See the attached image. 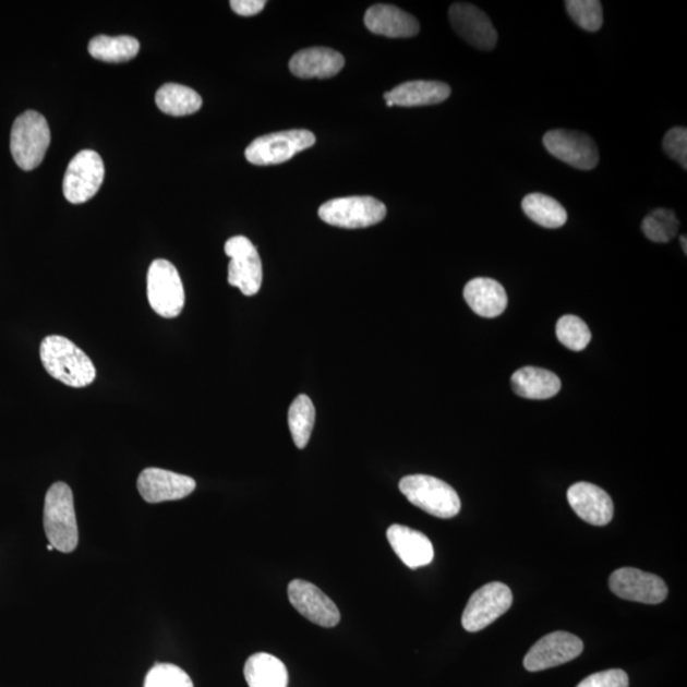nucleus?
I'll return each mask as SVG.
<instances>
[{"label":"nucleus","mask_w":687,"mask_h":687,"mask_svg":"<svg viewBox=\"0 0 687 687\" xmlns=\"http://www.w3.org/2000/svg\"><path fill=\"white\" fill-rule=\"evenodd\" d=\"M516 395L530 400H546L559 394L562 381L555 373L538 366H523L510 378Z\"/></svg>","instance_id":"obj_23"},{"label":"nucleus","mask_w":687,"mask_h":687,"mask_svg":"<svg viewBox=\"0 0 687 687\" xmlns=\"http://www.w3.org/2000/svg\"><path fill=\"white\" fill-rule=\"evenodd\" d=\"M450 95L448 84L437 81H410L386 92L388 107H417L445 103Z\"/></svg>","instance_id":"obj_22"},{"label":"nucleus","mask_w":687,"mask_h":687,"mask_svg":"<svg viewBox=\"0 0 687 687\" xmlns=\"http://www.w3.org/2000/svg\"><path fill=\"white\" fill-rule=\"evenodd\" d=\"M44 529L49 544L58 552L72 553L79 546L73 493L65 483L52 484L46 493Z\"/></svg>","instance_id":"obj_2"},{"label":"nucleus","mask_w":687,"mask_h":687,"mask_svg":"<svg viewBox=\"0 0 687 687\" xmlns=\"http://www.w3.org/2000/svg\"><path fill=\"white\" fill-rule=\"evenodd\" d=\"M315 420L316 409L310 397L298 396L288 411L289 430L298 448L303 449L309 445Z\"/></svg>","instance_id":"obj_28"},{"label":"nucleus","mask_w":687,"mask_h":687,"mask_svg":"<svg viewBox=\"0 0 687 687\" xmlns=\"http://www.w3.org/2000/svg\"><path fill=\"white\" fill-rule=\"evenodd\" d=\"M522 209L534 224L549 229L561 228L568 220L564 206L545 194L533 193L525 196Z\"/></svg>","instance_id":"obj_27"},{"label":"nucleus","mask_w":687,"mask_h":687,"mask_svg":"<svg viewBox=\"0 0 687 687\" xmlns=\"http://www.w3.org/2000/svg\"><path fill=\"white\" fill-rule=\"evenodd\" d=\"M105 165L95 150H82L67 168L63 182L64 196L69 203L83 204L91 201L101 188Z\"/></svg>","instance_id":"obj_9"},{"label":"nucleus","mask_w":687,"mask_h":687,"mask_svg":"<svg viewBox=\"0 0 687 687\" xmlns=\"http://www.w3.org/2000/svg\"><path fill=\"white\" fill-rule=\"evenodd\" d=\"M583 652V641L567 631H554L534 643L525 656V668L544 671L576 660Z\"/></svg>","instance_id":"obj_12"},{"label":"nucleus","mask_w":687,"mask_h":687,"mask_svg":"<svg viewBox=\"0 0 687 687\" xmlns=\"http://www.w3.org/2000/svg\"><path fill=\"white\" fill-rule=\"evenodd\" d=\"M565 5L580 28L595 33L602 27V4L598 0H568Z\"/></svg>","instance_id":"obj_31"},{"label":"nucleus","mask_w":687,"mask_h":687,"mask_svg":"<svg viewBox=\"0 0 687 687\" xmlns=\"http://www.w3.org/2000/svg\"><path fill=\"white\" fill-rule=\"evenodd\" d=\"M386 214V205L372 196L333 198L318 209V217L325 224L347 229L377 225L385 219Z\"/></svg>","instance_id":"obj_6"},{"label":"nucleus","mask_w":687,"mask_h":687,"mask_svg":"<svg viewBox=\"0 0 687 687\" xmlns=\"http://www.w3.org/2000/svg\"><path fill=\"white\" fill-rule=\"evenodd\" d=\"M40 357L46 372L67 386L86 387L96 378L97 372L89 357L64 336L45 338Z\"/></svg>","instance_id":"obj_1"},{"label":"nucleus","mask_w":687,"mask_h":687,"mask_svg":"<svg viewBox=\"0 0 687 687\" xmlns=\"http://www.w3.org/2000/svg\"><path fill=\"white\" fill-rule=\"evenodd\" d=\"M448 14L456 33L473 48L485 51L495 48L498 34L489 15L480 8L470 3H455Z\"/></svg>","instance_id":"obj_16"},{"label":"nucleus","mask_w":687,"mask_h":687,"mask_svg":"<svg viewBox=\"0 0 687 687\" xmlns=\"http://www.w3.org/2000/svg\"><path fill=\"white\" fill-rule=\"evenodd\" d=\"M195 487L193 478L158 468L145 469L137 478V491L152 504L186 498Z\"/></svg>","instance_id":"obj_15"},{"label":"nucleus","mask_w":687,"mask_h":687,"mask_svg":"<svg viewBox=\"0 0 687 687\" xmlns=\"http://www.w3.org/2000/svg\"><path fill=\"white\" fill-rule=\"evenodd\" d=\"M158 109L171 117H188L202 109L203 99L194 89L167 83L156 94Z\"/></svg>","instance_id":"obj_25"},{"label":"nucleus","mask_w":687,"mask_h":687,"mask_svg":"<svg viewBox=\"0 0 687 687\" xmlns=\"http://www.w3.org/2000/svg\"><path fill=\"white\" fill-rule=\"evenodd\" d=\"M249 687H287L286 664L269 653L251 655L243 670Z\"/></svg>","instance_id":"obj_24"},{"label":"nucleus","mask_w":687,"mask_h":687,"mask_svg":"<svg viewBox=\"0 0 687 687\" xmlns=\"http://www.w3.org/2000/svg\"><path fill=\"white\" fill-rule=\"evenodd\" d=\"M315 143L316 136L310 130H287L258 136L249 145L244 156L252 165H279L292 159L297 153L311 148Z\"/></svg>","instance_id":"obj_7"},{"label":"nucleus","mask_w":687,"mask_h":687,"mask_svg":"<svg viewBox=\"0 0 687 687\" xmlns=\"http://www.w3.org/2000/svg\"><path fill=\"white\" fill-rule=\"evenodd\" d=\"M556 336L564 347L582 351L591 342L592 334L582 318L565 315L556 324Z\"/></svg>","instance_id":"obj_30"},{"label":"nucleus","mask_w":687,"mask_h":687,"mask_svg":"<svg viewBox=\"0 0 687 687\" xmlns=\"http://www.w3.org/2000/svg\"><path fill=\"white\" fill-rule=\"evenodd\" d=\"M679 243H682V246L684 249V254H687V246H686V236H682L679 237Z\"/></svg>","instance_id":"obj_36"},{"label":"nucleus","mask_w":687,"mask_h":687,"mask_svg":"<svg viewBox=\"0 0 687 687\" xmlns=\"http://www.w3.org/2000/svg\"><path fill=\"white\" fill-rule=\"evenodd\" d=\"M568 502L579 518L593 526H606L614 517L611 496L598 485L577 483L568 489Z\"/></svg>","instance_id":"obj_17"},{"label":"nucleus","mask_w":687,"mask_h":687,"mask_svg":"<svg viewBox=\"0 0 687 687\" xmlns=\"http://www.w3.org/2000/svg\"><path fill=\"white\" fill-rule=\"evenodd\" d=\"M364 25L371 33L389 38H408L418 35L420 25L414 15L389 4L372 5L364 15Z\"/></svg>","instance_id":"obj_19"},{"label":"nucleus","mask_w":687,"mask_h":687,"mask_svg":"<svg viewBox=\"0 0 687 687\" xmlns=\"http://www.w3.org/2000/svg\"><path fill=\"white\" fill-rule=\"evenodd\" d=\"M577 687H629V676L623 670L602 671L588 676Z\"/></svg>","instance_id":"obj_34"},{"label":"nucleus","mask_w":687,"mask_h":687,"mask_svg":"<svg viewBox=\"0 0 687 687\" xmlns=\"http://www.w3.org/2000/svg\"><path fill=\"white\" fill-rule=\"evenodd\" d=\"M232 11L243 17H251L262 12L266 5L265 0H232Z\"/></svg>","instance_id":"obj_35"},{"label":"nucleus","mask_w":687,"mask_h":687,"mask_svg":"<svg viewBox=\"0 0 687 687\" xmlns=\"http://www.w3.org/2000/svg\"><path fill=\"white\" fill-rule=\"evenodd\" d=\"M346 59L339 51L328 48H310L298 51L289 61V69L298 79H332L340 73Z\"/></svg>","instance_id":"obj_20"},{"label":"nucleus","mask_w":687,"mask_h":687,"mask_svg":"<svg viewBox=\"0 0 687 687\" xmlns=\"http://www.w3.org/2000/svg\"><path fill=\"white\" fill-rule=\"evenodd\" d=\"M228 282L239 288L242 294L255 296L263 285V263L255 244L248 237L236 236L226 242Z\"/></svg>","instance_id":"obj_8"},{"label":"nucleus","mask_w":687,"mask_h":687,"mask_svg":"<svg viewBox=\"0 0 687 687\" xmlns=\"http://www.w3.org/2000/svg\"><path fill=\"white\" fill-rule=\"evenodd\" d=\"M387 540L397 556L411 569L425 567L434 557V549L424 533L407 526L393 525L387 530Z\"/></svg>","instance_id":"obj_18"},{"label":"nucleus","mask_w":687,"mask_h":687,"mask_svg":"<svg viewBox=\"0 0 687 687\" xmlns=\"http://www.w3.org/2000/svg\"><path fill=\"white\" fill-rule=\"evenodd\" d=\"M144 687H194L185 671L171 663H158L145 677Z\"/></svg>","instance_id":"obj_32"},{"label":"nucleus","mask_w":687,"mask_h":687,"mask_svg":"<svg viewBox=\"0 0 687 687\" xmlns=\"http://www.w3.org/2000/svg\"><path fill=\"white\" fill-rule=\"evenodd\" d=\"M610 588L626 601L656 605L667 599L668 588L659 576L636 568L617 569L610 577Z\"/></svg>","instance_id":"obj_13"},{"label":"nucleus","mask_w":687,"mask_h":687,"mask_svg":"<svg viewBox=\"0 0 687 687\" xmlns=\"http://www.w3.org/2000/svg\"><path fill=\"white\" fill-rule=\"evenodd\" d=\"M463 297L469 308L477 315L486 318L501 316L507 309L508 297L506 289L491 278H475L468 282L463 289Z\"/></svg>","instance_id":"obj_21"},{"label":"nucleus","mask_w":687,"mask_h":687,"mask_svg":"<svg viewBox=\"0 0 687 687\" xmlns=\"http://www.w3.org/2000/svg\"><path fill=\"white\" fill-rule=\"evenodd\" d=\"M50 141L49 124L43 114L36 111L23 112L15 119L11 133L14 162L23 171L35 170L41 165Z\"/></svg>","instance_id":"obj_3"},{"label":"nucleus","mask_w":687,"mask_h":687,"mask_svg":"<svg viewBox=\"0 0 687 687\" xmlns=\"http://www.w3.org/2000/svg\"><path fill=\"white\" fill-rule=\"evenodd\" d=\"M289 601L293 607L313 624L334 628L340 622V611L334 601L318 587L303 579H294L288 586Z\"/></svg>","instance_id":"obj_14"},{"label":"nucleus","mask_w":687,"mask_h":687,"mask_svg":"<svg viewBox=\"0 0 687 687\" xmlns=\"http://www.w3.org/2000/svg\"><path fill=\"white\" fill-rule=\"evenodd\" d=\"M514 603V594L507 584L487 583L471 595L463 611L462 626L465 630L477 632L493 624L496 618L506 614Z\"/></svg>","instance_id":"obj_10"},{"label":"nucleus","mask_w":687,"mask_h":687,"mask_svg":"<svg viewBox=\"0 0 687 687\" xmlns=\"http://www.w3.org/2000/svg\"><path fill=\"white\" fill-rule=\"evenodd\" d=\"M544 145L550 155L578 170L590 171L599 165L598 145L590 135L572 130H550L544 136Z\"/></svg>","instance_id":"obj_11"},{"label":"nucleus","mask_w":687,"mask_h":687,"mask_svg":"<svg viewBox=\"0 0 687 687\" xmlns=\"http://www.w3.org/2000/svg\"><path fill=\"white\" fill-rule=\"evenodd\" d=\"M679 221L675 212L670 209H655L644 218L641 231L649 241L667 243L677 234Z\"/></svg>","instance_id":"obj_29"},{"label":"nucleus","mask_w":687,"mask_h":687,"mask_svg":"<svg viewBox=\"0 0 687 687\" xmlns=\"http://www.w3.org/2000/svg\"><path fill=\"white\" fill-rule=\"evenodd\" d=\"M663 149L666 155L677 160L686 170L687 167V130L686 128H672L664 135Z\"/></svg>","instance_id":"obj_33"},{"label":"nucleus","mask_w":687,"mask_h":687,"mask_svg":"<svg viewBox=\"0 0 687 687\" xmlns=\"http://www.w3.org/2000/svg\"><path fill=\"white\" fill-rule=\"evenodd\" d=\"M400 492L411 504L438 518H454L461 510L460 496L438 478L409 475L401 479Z\"/></svg>","instance_id":"obj_4"},{"label":"nucleus","mask_w":687,"mask_h":687,"mask_svg":"<svg viewBox=\"0 0 687 687\" xmlns=\"http://www.w3.org/2000/svg\"><path fill=\"white\" fill-rule=\"evenodd\" d=\"M141 44L132 36L99 35L89 41L88 51L92 58L105 63H125L137 56Z\"/></svg>","instance_id":"obj_26"},{"label":"nucleus","mask_w":687,"mask_h":687,"mask_svg":"<svg viewBox=\"0 0 687 687\" xmlns=\"http://www.w3.org/2000/svg\"><path fill=\"white\" fill-rule=\"evenodd\" d=\"M147 294L150 308L157 315L174 318L185 305V290L178 269L167 260H155L147 275Z\"/></svg>","instance_id":"obj_5"}]
</instances>
